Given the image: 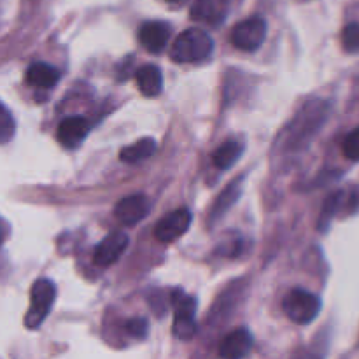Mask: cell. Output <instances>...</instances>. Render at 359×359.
Wrapping results in <instances>:
<instances>
[{"label":"cell","instance_id":"obj_1","mask_svg":"<svg viewBox=\"0 0 359 359\" xmlns=\"http://www.w3.org/2000/svg\"><path fill=\"white\" fill-rule=\"evenodd\" d=\"M214 49L212 37L202 28H188L175 37L170 58L175 63H196L207 60Z\"/></svg>","mask_w":359,"mask_h":359},{"label":"cell","instance_id":"obj_2","mask_svg":"<svg viewBox=\"0 0 359 359\" xmlns=\"http://www.w3.org/2000/svg\"><path fill=\"white\" fill-rule=\"evenodd\" d=\"M55 298L56 287L51 280L39 279L37 283L32 286L30 309H28L27 316H25V326H27L28 330L39 328V326L44 323L49 311H51Z\"/></svg>","mask_w":359,"mask_h":359},{"label":"cell","instance_id":"obj_3","mask_svg":"<svg viewBox=\"0 0 359 359\" xmlns=\"http://www.w3.org/2000/svg\"><path fill=\"white\" fill-rule=\"evenodd\" d=\"M283 311L297 325H309L318 318L321 311V302L309 291L293 290L284 297Z\"/></svg>","mask_w":359,"mask_h":359},{"label":"cell","instance_id":"obj_4","mask_svg":"<svg viewBox=\"0 0 359 359\" xmlns=\"http://www.w3.org/2000/svg\"><path fill=\"white\" fill-rule=\"evenodd\" d=\"M174 305V335L181 340L191 339L196 333V302L182 290L172 293Z\"/></svg>","mask_w":359,"mask_h":359},{"label":"cell","instance_id":"obj_5","mask_svg":"<svg viewBox=\"0 0 359 359\" xmlns=\"http://www.w3.org/2000/svg\"><path fill=\"white\" fill-rule=\"evenodd\" d=\"M266 21L259 16L241 21L231 30V44L242 51H256L265 42Z\"/></svg>","mask_w":359,"mask_h":359},{"label":"cell","instance_id":"obj_6","mask_svg":"<svg viewBox=\"0 0 359 359\" xmlns=\"http://www.w3.org/2000/svg\"><path fill=\"white\" fill-rule=\"evenodd\" d=\"M191 219V212L188 209L174 210V212L161 217L160 223L154 228V235L163 244H170V242L177 241L179 237H182L188 231Z\"/></svg>","mask_w":359,"mask_h":359},{"label":"cell","instance_id":"obj_7","mask_svg":"<svg viewBox=\"0 0 359 359\" xmlns=\"http://www.w3.org/2000/svg\"><path fill=\"white\" fill-rule=\"evenodd\" d=\"M128 235L123 233V231H114V233L107 235L100 244L97 245L93 255V262L98 266H109L114 265L119 258L123 256V252L128 248Z\"/></svg>","mask_w":359,"mask_h":359},{"label":"cell","instance_id":"obj_8","mask_svg":"<svg viewBox=\"0 0 359 359\" xmlns=\"http://www.w3.org/2000/svg\"><path fill=\"white\" fill-rule=\"evenodd\" d=\"M151 202L146 195H132L116 203L114 216L126 226L140 223L149 214Z\"/></svg>","mask_w":359,"mask_h":359},{"label":"cell","instance_id":"obj_9","mask_svg":"<svg viewBox=\"0 0 359 359\" xmlns=\"http://www.w3.org/2000/svg\"><path fill=\"white\" fill-rule=\"evenodd\" d=\"M88 133H90V123L81 116H70L60 123L56 130V139L67 149H76L84 142Z\"/></svg>","mask_w":359,"mask_h":359},{"label":"cell","instance_id":"obj_10","mask_svg":"<svg viewBox=\"0 0 359 359\" xmlns=\"http://www.w3.org/2000/svg\"><path fill=\"white\" fill-rule=\"evenodd\" d=\"M172 37L170 25L165 21H147L140 27L139 41L147 51L160 53L163 51L165 46L168 44Z\"/></svg>","mask_w":359,"mask_h":359},{"label":"cell","instance_id":"obj_11","mask_svg":"<svg viewBox=\"0 0 359 359\" xmlns=\"http://www.w3.org/2000/svg\"><path fill=\"white\" fill-rule=\"evenodd\" d=\"M252 335L245 328H238L224 337L219 344V356L226 359L244 358L251 353Z\"/></svg>","mask_w":359,"mask_h":359},{"label":"cell","instance_id":"obj_12","mask_svg":"<svg viewBox=\"0 0 359 359\" xmlns=\"http://www.w3.org/2000/svg\"><path fill=\"white\" fill-rule=\"evenodd\" d=\"M228 0H195L191 7V18L207 23H219L226 18Z\"/></svg>","mask_w":359,"mask_h":359},{"label":"cell","instance_id":"obj_13","mask_svg":"<svg viewBox=\"0 0 359 359\" xmlns=\"http://www.w3.org/2000/svg\"><path fill=\"white\" fill-rule=\"evenodd\" d=\"M135 81L144 97H158L163 88V74H161L160 67L151 65V63H146L137 70Z\"/></svg>","mask_w":359,"mask_h":359},{"label":"cell","instance_id":"obj_14","mask_svg":"<svg viewBox=\"0 0 359 359\" xmlns=\"http://www.w3.org/2000/svg\"><path fill=\"white\" fill-rule=\"evenodd\" d=\"M60 72L49 63H32L27 70V83L35 88H42V90H49V88L56 86Z\"/></svg>","mask_w":359,"mask_h":359},{"label":"cell","instance_id":"obj_15","mask_svg":"<svg viewBox=\"0 0 359 359\" xmlns=\"http://www.w3.org/2000/svg\"><path fill=\"white\" fill-rule=\"evenodd\" d=\"M156 153V140L151 137H144V139L137 140L132 146H126L119 153V160L125 163H139V161L147 160Z\"/></svg>","mask_w":359,"mask_h":359},{"label":"cell","instance_id":"obj_16","mask_svg":"<svg viewBox=\"0 0 359 359\" xmlns=\"http://www.w3.org/2000/svg\"><path fill=\"white\" fill-rule=\"evenodd\" d=\"M242 151H244L242 144H238L237 140H228V142L221 144L216 149V153H214V165L221 168V170H226V168L233 167L235 161L242 156Z\"/></svg>","mask_w":359,"mask_h":359},{"label":"cell","instance_id":"obj_17","mask_svg":"<svg viewBox=\"0 0 359 359\" xmlns=\"http://www.w3.org/2000/svg\"><path fill=\"white\" fill-rule=\"evenodd\" d=\"M16 132V123L13 114L0 104V144H7L14 137Z\"/></svg>","mask_w":359,"mask_h":359},{"label":"cell","instance_id":"obj_18","mask_svg":"<svg viewBox=\"0 0 359 359\" xmlns=\"http://www.w3.org/2000/svg\"><path fill=\"white\" fill-rule=\"evenodd\" d=\"M241 195V189H238V184H231L230 188L226 189V191L223 193V196H221L219 200L216 202V207H214V212H212V217L219 216V214H224L228 209H230L231 203L237 200V196Z\"/></svg>","mask_w":359,"mask_h":359},{"label":"cell","instance_id":"obj_19","mask_svg":"<svg viewBox=\"0 0 359 359\" xmlns=\"http://www.w3.org/2000/svg\"><path fill=\"white\" fill-rule=\"evenodd\" d=\"M342 44L349 53H359V25L351 23L342 32Z\"/></svg>","mask_w":359,"mask_h":359},{"label":"cell","instance_id":"obj_20","mask_svg":"<svg viewBox=\"0 0 359 359\" xmlns=\"http://www.w3.org/2000/svg\"><path fill=\"white\" fill-rule=\"evenodd\" d=\"M344 154L349 160L359 161V128L353 130L344 140Z\"/></svg>","mask_w":359,"mask_h":359},{"label":"cell","instance_id":"obj_21","mask_svg":"<svg viewBox=\"0 0 359 359\" xmlns=\"http://www.w3.org/2000/svg\"><path fill=\"white\" fill-rule=\"evenodd\" d=\"M125 330L133 339H144L147 335V323L144 319H130L125 323Z\"/></svg>","mask_w":359,"mask_h":359},{"label":"cell","instance_id":"obj_22","mask_svg":"<svg viewBox=\"0 0 359 359\" xmlns=\"http://www.w3.org/2000/svg\"><path fill=\"white\" fill-rule=\"evenodd\" d=\"M2 241H4V235H2V228H0V244H2Z\"/></svg>","mask_w":359,"mask_h":359},{"label":"cell","instance_id":"obj_23","mask_svg":"<svg viewBox=\"0 0 359 359\" xmlns=\"http://www.w3.org/2000/svg\"><path fill=\"white\" fill-rule=\"evenodd\" d=\"M168 2H179V0H168Z\"/></svg>","mask_w":359,"mask_h":359}]
</instances>
